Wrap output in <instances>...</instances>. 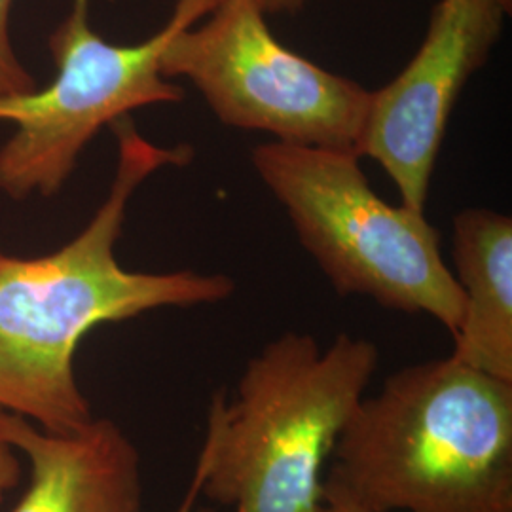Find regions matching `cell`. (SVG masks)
Segmentation results:
<instances>
[{"mask_svg": "<svg viewBox=\"0 0 512 512\" xmlns=\"http://www.w3.org/2000/svg\"><path fill=\"white\" fill-rule=\"evenodd\" d=\"M0 437L31 463V482L12 512H141V456L107 418L55 435L0 410Z\"/></svg>", "mask_w": 512, "mask_h": 512, "instance_id": "obj_8", "label": "cell"}, {"mask_svg": "<svg viewBox=\"0 0 512 512\" xmlns=\"http://www.w3.org/2000/svg\"><path fill=\"white\" fill-rule=\"evenodd\" d=\"M264 14H291L300 10L308 0H253Z\"/></svg>", "mask_w": 512, "mask_h": 512, "instance_id": "obj_13", "label": "cell"}, {"mask_svg": "<svg viewBox=\"0 0 512 512\" xmlns=\"http://www.w3.org/2000/svg\"><path fill=\"white\" fill-rule=\"evenodd\" d=\"M323 490L374 512H512V382L456 357L404 366L363 397Z\"/></svg>", "mask_w": 512, "mask_h": 512, "instance_id": "obj_2", "label": "cell"}, {"mask_svg": "<svg viewBox=\"0 0 512 512\" xmlns=\"http://www.w3.org/2000/svg\"><path fill=\"white\" fill-rule=\"evenodd\" d=\"M21 480V461L18 450L0 437V505L8 492H12Z\"/></svg>", "mask_w": 512, "mask_h": 512, "instance_id": "obj_11", "label": "cell"}, {"mask_svg": "<svg viewBox=\"0 0 512 512\" xmlns=\"http://www.w3.org/2000/svg\"><path fill=\"white\" fill-rule=\"evenodd\" d=\"M160 67L167 80L186 78L228 128L355 152L370 92L283 46L253 0H222L169 40Z\"/></svg>", "mask_w": 512, "mask_h": 512, "instance_id": "obj_6", "label": "cell"}, {"mask_svg": "<svg viewBox=\"0 0 512 512\" xmlns=\"http://www.w3.org/2000/svg\"><path fill=\"white\" fill-rule=\"evenodd\" d=\"M198 495L200 494V490H198V486L194 484V482H190V488H188V492L183 497V501H181V505H179V509L175 512H213L209 511V509H200V507H196V501H198Z\"/></svg>", "mask_w": 512, "mask_h": 512, "instance_id": "obj_14", "label": "cell"}, {"mask_svg": "<svg viewBox=\"0 0 512 512\" xmlns=\"http://www.w3.org/2000/svg\"><path fill=\"white\" fill-rule=\"evenodd\" d=\"M14 0H0V99L19 97L37 90L35 76L19 61L10 40V10Z\"/></svg>", "mask_w": 512, "mask_h": 512, "instance_id": "obj_10", "label": "cell"}, {"mask_svg": "<svg viewBox=\"0 0 512 512\" xmlns=\"http://www.w3.org/2000/svg\"><path fill=\"white\" fill-rule=\"evenodd\" d=\"M222 0H179L164 27L139 44H112L88 21L90 0L50 37L55 78L42 90L0 99V120L16 131L0 147V192L12 200L50 198L73 175L93 137L133 110L183 101V88L162 74V54L179 31Z\"/></svg>", "mask_w": 512, "mask_h": 512, "instance_id": "obj_5", "label": "cell"}, {"mask_svg": "<svg viewBox=\"0 0 512 512\" xmlns=\"http://www.w3.org/2000/svg\"><path fill=\"white\" fill-rule=\"evenodd\" d=\"M251 162L336 293L429 315L456 334L465 300L444 264L439 230L423 211L384 202L353 150L272 141Z\"/></svg>", "mask_w": 512, "mask_h": 512, "instance_id": "obj_4", "label": "cell"}, {"mask_svg": "<svg viewBox=\"0 0 512 512\" xmlns=\"http://www.w3.org/2000/svg\"><path fill=\"white\" fill-rule=\"evenodd\" d=\"M512 0H439L418 52L370 92L355 152L384 169L403 205L423 211L450 116L488 61Z\"/></svg>", "mask_w": 512, "mask_h": 512, "instance_id": "obj_7", "label": "cell"}, {"mask_svg": "<svg viewBox=\"0 0 512 512\" xmlns=\"http://www.w3.org/2000/svg\"><path fill=\"white\" fill-rule=\"evenodd\" d=\"M452 256L465 300L452 357L512 382L511 217L482 207L461 211Z\"/></svg>", "mask_w": 512, "mask_h": 512, "instance_id": "obj_9", "label": "cell"}, {"mask_svg": "<svg viewBox=\"0 0 512 512\" xmlns=\"http://www.w3.org/2000/svg\"><path fill=\"white\" fill-rule=\"evenodd\" d=\"M110 128L116 173L88 226L50 255L21 258L0 249V410L55 435L93 420L74 376V355L88 332L160 308L219 304L236 291L224 274H148L118 262L114 249L135 190L162 167L190 164L194 150L150 143L129 116Z\"/></svg>", "mask_w": 512, "mask_h": 512, "instance_id": "obj_1", "label": "cell"}, {"mask_svg": "<svg viewBox=\"0 0 512 512\" xmlns=\"http://www.w3.org/2000/svg\"><path fill=\"white\" fill-rule=\"evenodd\" d=\"M378 348L338 334L321 349L283 332L253 355L236 397L213 393L192 482L232 512H310L325 469L378 368Z\"/></svg>", "mask_w": 512, "mask_h": 512, "instance_id": "obj_3", "label": "cell"}, {"mask_svg": "<svg viewBox=\"0 0 512 512\" xmlns=\"http://www.w3.org/2000/svg\"><path fill=\"white\" fill-rule=\"evenodd\" d=\"M310 512H374L366 509L363 505L351 501L344 495L330 492V490H323L321 494V501L311 509Z\"/></svg>", "mask_w": 512, "mask_h": 512, "instance_id": "obj_12", "label": "cell"}]
</instances>
